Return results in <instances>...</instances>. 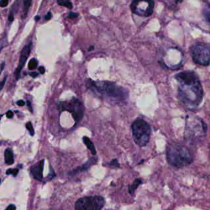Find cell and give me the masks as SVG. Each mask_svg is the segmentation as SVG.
I'll list each match as a JSON object with an SVG mask.
<instances>
[{"mask_svg": "<svg viewBox=\"0 0 210 210\" xmlns=\"http://www.w3.org/2000/svg\"><path fill=\"white\" fill-rule=\"evenodd\" d=\"M178 83V98L185 108L194 110L202 102L204 92L199 76L194 71H182L175 75Z\"/></svg>", "mask_w": 210, "mask_h": 210, "instance_id": "6da1fadb", "label": "cell"}, {"mask_svg": "<svg viewBox=\"0 0 210 210\" xmlns=\"http://www.w3.org/2000/svg\"><path fill=\"white\" fill-rule=\"evenodd\" d=\"M86 86L95 95L110 103L124 104L129 98V92L126 88L114 82L88 79Z\"/></svg>", "mask_w": 210, "mask_h": 210, "instance_id": "7a4b0ae2", "label": "cell"}, {"mask_svg": "<svg viewBox=\"0 0 210 210\" xmlns=\"http://www.w3.org/2000/svg\"><path fill=\"white\" fill-rule=\"evenodd\" d=\"M168 162L176 168H183L191 165L193 157L189 149L178 143L169 144L166 149Z\"/></svg>", "mask_w": 210, "mask_h": 210, "instance_id": "3957f363", "label": "cell"}, {"mask_svg": "<svg viewBox=\"0 0 210 210\" xmlns=\"http://www.w3.org/2000/svg\"><path fill=\"white\" fill-rule=\"evenodd\" d=\"M207 126L198 116H188L185 120L184 139L188 143L194 144L200 143L206 136Z\"/></svg>", "mask_w": 210, "mask_h": 210, "instance_id": "277c9868", "label": "cell"}, {"mask_svg": "<svg viewBox=\"0 0 210 210\" xmlns=\"http://www.w3.org/2000/svg\"><path fill=\"white\" fill-rule=\"evenodd\" d=\"M131 128L135 143L140 147L147 146L151 135V128L147 122L142 118H137L132 122Z\"/></svg>", "mask_w": 210, "mask_h": 210, "instance_id": "5b68a950", "label": "cell"}, {"mask_svg": "<svg viewBox=\"0 0 210 210\" xmlns=\"http://www.w3.org/2000/svg\"><path fill=\"white\" fill-rule=\"evenodd\" d=\"M104 198L99 195L84 197L75 203V210H100L105 205Z\"/></svg>", "mask_w": 210, "mask_h": 210, "instance_id": "8992f818", "label": "cell"}, {"mask_svg": "<svg viewBox=\"0 0 210 210\" xmlns=\"http://www.w3.org/2000/svg\"><path fill=\"white\" fill-rule=\"evenodd\" d=\"M209 51L210 46L209 44L200 43L195 44L192 49V56L193 62L199 65L209 66Z\"/></svg>", "mask_w": 210, "mask_h": 210, "instance_id": "52a82bcc", "label": "cell"}, {"mask_svg": "<svg viewBox=\"0 0 210 210\" xmlns=\"http://www.w3.org/2000/svg\"><path fill=\"white\" fill-rule=\"evenodd\" d=\"M154 6L153 0H132L130 7L133 14L140 17H148L153 14Z\"/></svg>", "mask_w": 210, "mask_h": 210, "instance_id": "ba28073f", "label": "cell"}, {"mask_svg": "<svg viewBox=\"0 0 210 210\" xmlns=\"http://www.w3.org/2000/svg\"><path fill=\"white\" fill-rule=\"evenodd\" d=\"M64 109L70 112L73 118L76 122L83 119L84 114V108L82 102L77 99L71 101L70 103H66L64 104Z\"/></svg>", "mask_w": 210, "mask_h": 210, "instance_id": "9c48e42d", "label": "cell"}, {"mask_svg": "<svg viewBox=\"0 0 210 210\" xmlns=\"http://www.w3.org/2000/svg\"><path fill=\"white\" fill-rule=\"evenodd\" d=\"M30 53V45L25 46L21 51L19 63L17 69H16L15 72V77L17 78V79H19L20 77V74H21V72L22 70V68H23L24 65H25V63H26L28 57H29Z\"/></svg>", "mask_w": 210, "mask_h": 210, "instance_id": "30bf717a", "label": "cell"}, {"mask_svg": "<svg viewBox=\"0 0 210 210\" xmlns=\"http://www.w3.org/2000/svg\"><path fill=\"white\" fill-rule=\"evenodd\" d=\"M44 160H42L39 161L38 163H36L34 165H33L30 168V171L31 174L33 175L34 178L36 180L41 181L43 179V171L44 168Z\"/></svg>", "mask_w": 210, "mask_h": 210, "instance_id": "8fae6325", "label": "cell"}, {"mask_svg": "<svg viewBox=\"0 0 210 210\" xmlns=\"http://www.w3.org/2000/svg\"><path fill=\"white\" fill-rule=\"evenodd\" d=\"M5 163L9 165L13 164L14 162L13 151L9 148H7L5 151Z\"/></svg>", "mask_w": 210, "mask_h": 210, "instance_id": "7c38bea8", "label": "cell"}, {"mask_svg": "<svg viewBox=\"0 0 210 210\" xmlns=\"http://www.w3.org/2000/svg\"><path fill=\"white\" fill-rule=\"evenodd\" d=\"M83 143H84V144L86 145L87 148L91 152L92 154L93 155H96V149L94 147V145L93 143H92V141L90 140V138H89L87 136H83Z\"/></svg>", "mask_w": 210, "mask_h": 210, "instance_id": "4fadbf2b", "label": "cell"}, {"mask_svg": "<svg viewBox=\"0 0 210 210\" xmlns=\"http://www.w3.org/2000/svg\"><path fill=\"white\" fill-rule=\"evenodd\" d=\"M58 3L60 6H62L64 7H66L68 9H72L73 6L72 3L70 0H57Z\"/></svg>", "mask_w": 210, "mask_h": 210, "instance_id": "5bb4252c", "label": "cell"}, {"mask_svg": "<svg viewBox=\"0 0 210 210\" xmlns=\"http://www.w3.org/2000/svg\"><path fill=\"white\" fill-rule=\"evenodd\" d=\"M32 0H24L23 1V15L26 16L29 8L31 6Z\"/></svg>", "mask_w": 210, "mask_h": 210, "instance_id": "9a60e30c", "label": "cell"}, {"mask_svg": "<svg viewBox=\"0 0 210 210\" xmlns=\"http://www.w3.org/2000/svg\"><path fill=\"white\" fill-rule=\"evenodd\" d=\"M38 65V62L37 60L35 58H32L30 60V61L28 64V67L30 70H34L35 68L37 67Z\"/></svg>", "mask_w": 210, "mask_h": 210, "instance_id": "2e32d148", "label": "cell"}, {"mask_svg": "<svg viewBox=\"0 0 210 210\" xmlns=\"http://www.w3.org/2000/svg\"><path fill=\"white\" fill-rule=\"evenodd\" d=\"M26 127L27 128V130L29 131L30 134L31 136H33L34 134H35V130H34L33 127V126H32L31 123V122H28V123H27V124H26Z\"/></svg>", "mask_w": 210, "mask_h": 210, "instance_id": "e0dca14e", "label": "cell"}, {"mask_svg": "<svg viewBox=\"0 0 210 210\" xmlns=\"http://www.w3.org/2000/svg\"><path fill=\"white\" fill-rule=\"evenodd\" d=\"M19 173V169H8L6 171V174L7 175H13L14 177L17 175Z\"/></svg>", "mask_w": 210, "mask_h": 210, "instance_id": "ac0fdd59", "label": "cell"}, {"mask_svg": "<svg viewBox=\"0 0 210 210\" xmlns=\"http://www.w3.org/2000/svg\"><path fill=\"white\" fill-rule=\"evenodd\" d=\"M141 183V181L140 179H136L135 181H134V184H133L132 185H131V186L130 187V193H132L133 192H134L135 191V189L136 188V187L138 186V185Z\"/></svg>", "mask_w": 210, "mask_h": 210, "instance_id": "d6986e66", "label": "cell"}, {"mask_svg": "<svg viewBox=\"0 0 210 210\" xmlns=\"http://www.w3.org/2000/svg\"><path fill=\"white\" fill-rule=\"evenodd\" d=\"M9 0H0V7H5L7 6Z\"/></svg>", "mask_w": 210, "mask_h": 210, "instance_id": "ffe728a7", "label": "cell"}, {"mask_svg": "<svg viewBox=\"0 0 210 210\" xmlns=\"http://www.w3.org/2000/svg\"><path fill=\"white\" fill-rule=\"evenodd\" d=\"M78 16V13H72V12H70L68 14V17L70 19H75Z\"/></svg>", "mask_w": 210, "mask_h": 210, "instance_id": "44dd1931", "label": "cell"}, {"mask_svg": "<svg viewBox=\"0 0 210 210\" xmlns=\"http://www.w3.org/2000/svg\"><path fill=\"white\" fill-rule=\"evenodd\" d=\"M6 79H7V76H5L3 81L0 82V91H1L3 89V88L4 86H5V82H6Z\"/></svg>", "mask_w": 210, "mask_h": 210, "instance_id": "7402d4cb", "label": "cell"}, {"mask_svg": "<svg viewBox=\"0 0 210 210\" xmlns=\"http://www.w3.org/2000/svg\"><path fill=\"white\" fill-rule=\"evenodd\" d=\"M6 116H7V118H9V119H11V118H13V111H7V113H6Z\"/></svg>", "mask_w": 210, "mask_h": 210, "instance_id": "603a6c76", "label": "cell"}, {"mask_svg": "<svg viewBox=\"0 0 210 210\" xmlns=\"http://www.w3.org/2000/svg\"><path fill=\"white\" fill-rule=\"evenodd\" d=\"M6 210H16L15 206L14 205H10L7 207Z\"/></svg>", "mask_w": 210, "mask_h": 210, "instance_id": "cb8c5ba5", "label": "cell"}, {"mask_svg": "<svg viewBox=\"0 0 210 210\" xmlns=\"http://www.w3.org/2000/svg\"><path fill=\"white\" fill-rule=\"evenodd\" d=\"M52 14L51 12H49V13H47V14L45 16V17H44V19H45L46 21H49V20L52 18Z\"/></svg>", "mask_w": 210, "mask_h": 210, "instance_id": "d4e9b609", "label": "cell"}, {"mask_svg": "<svg viewBox=\"0 0 210 210\" xmlns=\"http://www.w3.org/2000/svg\"><path fill=\"white\" fill-rule=\"evenodd\" d=\"M29 74L31 76V77L32 78H36V77H37V76H38V74L37 73V72H35V71H33V72H30V73H29Z\"/></svg>", "mask_w": 210, "mask_h": 210, "instance_id": "484cf974", "label": "cell"}, {"mask_svg": "<svg viewBox=\"0 0 210 210\" xmlns=\"http://www.w3.org/2000/svg\"><path fill=\"white\" fill-rule=\"evenodd\" d=\"M25 102H23V100H19L17 102V104L18 105V106H23L25 105Z\"/></svg>", "mask_w": 210, "mask_h": 210, "instance_id": "4316f807", "label": "cell"}, {"mask_svg": "<svg viewBox=\"0 0 210 210\" xmlns=\"http://www.w3.org/2000/svg\"><path fill=\"white\" fill-rule=\"evenodd\" d=\"M39 71L41 74H44V72H45V69H44V68L43 66H40L39 68Z\"/></svg>", "mask_w": 210, "mask_h": 210, "instance_id": "83f0119b", "label": "cell"}, {"mask_svg": "<svg viewBox=\"0 0 210 210\" xmlns=\"http://www.w3.org/2000/svg\"><path fill=\"white\" fill-rule=\"evenodd\" d=\"M9 21L10 22H12V21H14V15L12 13L10 14L9 15Z\"/></svg>", "mask_w": 210, "mask_h": 210, "instance_id": "f1b7e54d", "label": "cell"}, {"mask_svg": "<svg viewBox=\"0 0 210 210\" xmlns=\"http://www.w3.org/2000/svg\"><path fill=\"white\" fill-rule=\"evenodd\" d=\"M27 106H29V107H30V108L31 109V110H32V108H31V103H30V101H27Z\"/></svg>", "mask_w": 210, "mask_h": 210, "instance_id": "f546056e", "label": "cell"}, {"mask_svg": "<svg viewBox=\"0 0 210 210\" xmlns=\"http://www.w3.org/2000/svg\"><path fill=\"white\" fill-rule=\"evenodd\" d=\"M35 20H36V21H38L40 19V16H39V15H36V16H35Z\"/></svg>", "mask_w": 210, "mask_h": 210, "instance_id": "4dcf8cb0", "label": "cell"}, {"mask_svg": "<svg viewBox=\"0 0 210 210\" xmlns=\"http://www.w3.org/2000/svg\"><path fill=\"white\" fill-rule=\"evenodd\" d=\"M93 49H94V47H93V46H91V47H90V49H89V51H91V50H93Z\"/></svg>", "mask_w": 210, "mask_h": 210, "instance_id": "1f68e13d", "label": "cell"}, {"mask_svg": "<svg viewBox=\"0 0 210 210\" xmlns=\"http://www.w3.org/2000/svg\"><path fill=\"white\" fill-rule=\"evenodd\" d=\"M1 70H0V75H1Z\"/></svg>", "mask_w": 210, "mask_h": 210, "instance_id": "d6a6232c", "label": "cell"}, {"mask_svg": "<svg viewBox=\"0 0 210 210\" xmlns=\"http://www.w3.org/2000/svg\"><path fill=\"white\" fill-rule=\"evenodd\" d=\"M1 116H0V120H1Z\"/></svg>", "mask_w": 210, "mask_h": 210, "instance_id": "836d02e7", "label": "cell"}, {"mask_svg": "<svg viewBox=\"0 0 210 210\" xmlns=\"http://www.w3.org/2000/svg\"><path fill=\"white\" fill-rule=\"evenodd\" d=\"M0 183H1V179H0Z\"/></svg>", "mask_w": 210, "mask_h": 210, "instance_id": "e575fe53", "label": "cell"}]
</instances>
